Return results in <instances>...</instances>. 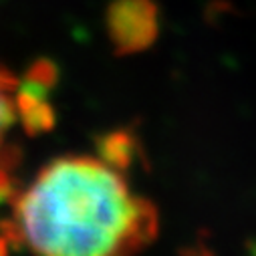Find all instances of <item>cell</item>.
<instances>
[{"label":"cell","instance_id":"cell-4","mask_svg":"<svg viewBox=\"0 0 256 256\" xmlns=\"http://www.w3.org/2000/svg\"><path fill=\"white\" fill-rule=\"evenodd\" d=\"M97 156L103 164L113 168L119 174L130 172L138 158L142 156V146L138 136L132 130H113L97 138Z\"/></svg>","mask_w":256,"mask_h":256},{"label":"cell","instance_id":"cell-3","mask_svg":"<svg viewBox=\"0 0 256 256\" xmlns=\"http://www.w3.org/2000/svg\"><path fill=\"white\" fill-rule=\"evenodd\" d=\"M46 97H48L46 91L32 87L24 81H18L14 93V109H16V117L20 119L22 130L30 138L46 134L54 127L56 121L54 109Z\"/></svg>","mask_w":256,"mask_h":256},{"label":"cell","instance_id":"cell-2","mask_svg":"<svg viewBox=\"0 0 256 256\" xmlns=\"http://www.w3.org/2000/svg\"><path fill=\"white\" fill-rule=\"evenodd\" d=\"M105 28L117 56L142 52L158 40L160 8L156 0H111Z\"/></svg>","mask_w":256,"mask_h":256},{"label":"cell","instance_id":"cell-5","mask_svg":"<svg viewBox=\"0 0 256 256\" xmlns=\"http://www.w3.org/2000/svg\"><path fill=\"white\" fill-rule=\"evenodd\" d=\"M16 87H18V79L4 67H0V144H2L4 132L12 125L16 117V109H14Z\"/></svg>","mask_w":256,"mask_h":256},{"label":"cell","instance_id":"cell-6","mask_svg":"<svg viewBox=\"0 0 256 256\" xmlns=\"http://www.w3.org/2000/svg\"><path fill=\"white\" fill-rule=\"evenodd\" d=\"M22 81L32 85V87H38V89L50 93V89L58 81V67L54 65V60H50V58H36L34 62H30V65H28Z\"/></svg>","mask_w":256,"mask_h":256},{"label":"cell","instance_id":"cell-7","mask_svg":"<svg viewBox=\"0 0 256 256\" xmlns=\"http://www.w3.org/2000/svg\"><path fill=\"white\" fill-rule=\"evenodd\" d=\"M18 194L16 190V182L10 176V172L6 168L0 166V204L6 200H14V196Z\"/></svg>","mask_w":256,"mask_h":256},{"label":"cell","instance_id":"cell-8","mask_svg":"<svg viewBox=\"0 0 256 256\" xmlns=\"http://www.w3.org/2000/svg\"><path fill=\"white\" fill-rule=\"evenodd\" d=\"M8 252H10V240L0 232V256H8Z\"/></svg>","mask_w":256,"mask_h":256},{"label":"cell","instance_id":"cell-1","mask_svg":"<svg viewBox=\"0 0 256 256\" xmlns=\"http://www.w3.org/2000/svg\"><path fill=\"white\" fill-rule=\"evenodd\" d=\"M12 204L34 256H134L160 232L158 208L99 158L52 160Z\"/></svg>","mask_w":256,"mask_h":256}]
</instances>
